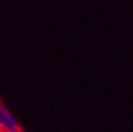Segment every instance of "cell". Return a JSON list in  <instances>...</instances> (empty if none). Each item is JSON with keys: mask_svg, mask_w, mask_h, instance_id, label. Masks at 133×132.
Returning a JSON list of instances; mask_svg holds the SVG:
<instances>
[{"mask_svg": "<svg viewBox=\"0 0 133 132\" xmlns=\"http://www.w3.org/2000/svg\"><path fill=\"white\" fill-rule=\"evenodd\" d=\"M22 129L12 117V115L0 105V132H19Z\"/></svg>", "mask_w": 133, "mask_h": 132, "instance_id": "cell-1", "label": "cell"}, {"mask_svg": "<svg viewBox=\"0 0 133 132\" xmlns=\"http://www.w3.org/2000/svg\"><path fill=\"white\" fill-rule=\"evenodd\" d=\"M19 132H24V131H23V130H21V131H19Z\"/></svg>", "mask_w": 133, "mask_h": 132, "instance_id": "cell-2", "label": "cell"}]
</instances>
